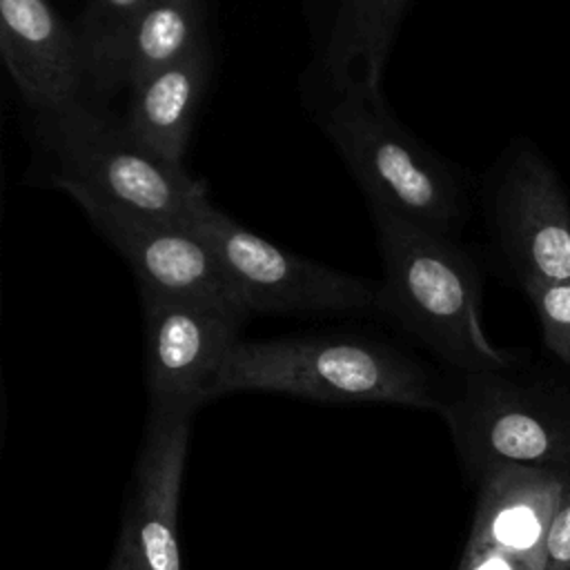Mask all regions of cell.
I'll return each mask as SVG.
<instances>
[{
  "instance_id": "cell-2",
  "label": "cell",
  "mask_w": 570,
  "mask_h": 570,
  "mask_svg": "<svg viewBox=\"0 0 570 570\" xmlns=\"http://www.w3.org/2000/svg\"><path fill=\"white\" fill-rule=\"evenodd\" d=\"M232 392L443 410L430 374L416 361L385 343L358 336L236 341L212 385V396Z\"/></svg>"
},
{
  "instance_id": "cell-15",
  "label": "cell",
  "mask_w": 570,
  "mask_h": 570,
  "mask_svg": "<svg viewBox=\"0 0 570 570\" xmlns=\"http://www.w3.org/2000/svg\"><path fill=\"white\" fill-rule=\"evenodd\" d=\"M203 40L205 0H149L127 42L122 87L187 56Z\"/></svg>"
},
{
  "instance_id": "cell-7",
  "label": "cell",
  "mask_w": 570,
  "mask_h": 570,
  "mask_svg": "<svg viewBox=\"0 0 570 570\" xmlns=\"http://www.w3.org/2000/svg\"><path fill=\"white\" fill-rule=\"evenodd\" d=\"M78 205L129 263L142 294L247 316L218 256L194 223L142 216L91 200Z\"/></svg>"
},
{
  "instance_id": "cell-16",
  "label": "cell",
  "mask_w": 570,
  "mask_h": 570,
  "mask_svg": "<svg viewBox=\"0 0 570 570\" xmlns=\"http://www.w3.org/2000/svg\"><path fill=\"white\" fill-rule=\"evenodd\" d=\"M149 0H87L78 33L87 65V87L109 96L122 87V62L134 24Z\"/></svg>"
},
{
  "instance_id": "cell-18",
  "label": "cell",
  "mask_w": 570,
  "mask_h": 570,
  "mask_svg": "<svg viewBox=\"0 0 570 570\" xmlns=\"http://www.w3.org/2000/svg\"><path fill=\"white\" fill-rule=\"evenodd\" d=\"M543 570H570V476L563 479L561 499L546 537Z\"/></svg>"
},
{
  "instance_id": "cell-6",
  "label": "cell",
  "mask_w": 570,
  "mask_h": 570,
  "mask_svg": "<svg viewBox=\"0 0 570 570\" xmlns=\"http://www.w3.org/2000/svg\"><path fill=\"white\" fill-rule=\"evenodd\" d=\"M194 227L218 256L247 314H341L379 309L381 281L296 256L243 227L214 203Z\"/></svg>"
},
{
  "instance_id": "cell-10",
  "label": "cell",
  "mask_w": 570,
  "mask_h": 570,
  "mask_svg": "<svg viewBox=\"0 0 570 570\" xmlns=\"http://www.w3.org/2000/svg\"><path fill=\"white\" fill-rule=\"evenodd\" d=\"M501 247L519 278L570 283V203L552 167L521 149L494 198Z\"/></svg>"
},
{
  "instance_id": "cell-14",
  "label": "cell",
  "mask_w": 570,
  "mask_h": 570,
  "mask_svg": "<svg viewBox=\"0 0 570 570\" xmlns=\"http://www.w3.org/2000/svg\"><path fill=\"white\" fill-rule=\"evenodd\" d=\"M410 0H338L323 49V73L334 91H381L383 69Z\"/></svg>"
},
{
  "instance_id": "cell-12",
  "label": "cell",
  "mask_w": 570,
  "mask_h": 570,
  "mask_svg": "<svg viewBox=\"0 0 570 570\" xmlns=\"http://www.w3.org/2000/svg\"><path fill=\"white\" fill-rule=\"evenodd\" d=\"M481 483L463 554L508 552L543 570L546 537L557 512L563 479L543 468L510 465Z\"/></svg>"
},
{
  "instance_id": "cell-8",
  "label": "cell",
  "mask_w": 570,
  "mask_h": 570,
  "mask_svg": "<svg viewBox=\"0 0 570 570\" xmlns=\"http://www.w3.org/2000/svg\"><path fill=\"white\" fill-rule=\"evenodd\" d=\"M196 410H149L120 537L107 570H183L178 494Z\"/></svg>"
},
{
  "instance_id": "cell-4",
  "label": "cell",
  "mask_w": 570,
  "mask_h": 570,
  "mask_svg": "<svg viewBox=\"0 0 570 570\" xmlns=\"http://www.w3.org/2000/svg\"><path fill=\"white\" fill-rule=\"evenodd\" d=\"M321 127L370 205L452 236L463 218L461 185L448 163L390 114L381 91L358 87L334 91L321 114Z\"/></svg>"
},
{
  "instance_id": "cell-17",
  "label": "cell",
  "mask_w": 570,
  "mask_h": 570,
  "mask_svg": "<svg viewBox=\"0 0 570 570\" xmlns=\"http://www.w3.org/2000/svg\"><path fill=\"white\" fill-rule=\"evenodd\" d=\"M521 285L534 305L546 347L570 365V283L521 278Z\"/></svg>"
},
{
  "instance_id": "cell-13",
  "label": "cell",
  "mask_w": 570,
  "mask_h": 570,
  "mask_svg": "<svg viewBox=\"0 0 570 570\" xmlns=\"http://www.w3.org/2000/svg\"><path fill=\"white\" fill-rule=\"evenodd\" d=\"M212 45L203 40L187 56L134 82L127 131L158 158L183 165L196 111L212 76Z\"/></svg>"
},
{
  "instance_id": "cell-5",
  "label": "cell",
  "mask_w": 570,
  "mask_h": 570,
  "mask_svg": "<svg viewBox=\"0 0 570 570\" xmlns=\"http://www.w3.org/2000/svg\"><path fill=\"white\" fill-rule=\"evenodd\" d=\"M463 465L479 481L510 465L570 476V401L505 374H465L461 394L441 410Z\"/></svg>"
},
{
  "instance_id": "cell-9",
  "label": "cell",
  "mask_w": 570,
  "mask_h": 570,
  "mask_svg": "<svg viewBox=\"0 0 570 570\" xmlns=\"http://www.w3.org/2000/svg\"><path fill=\"white\" fill-rule=\"evenodd\" d=\"M149 410H196L238 341L243 314L140 292Z\"/></svg>"
},
{
  "instance_id": "cell-3",
  "label": "cell",
  "mask_w": 570,
  "mask_h": 570,
  "mask_svg": "<svg viewBox=\"0 0 570 570\" xmlns=\"http://www.w3.org/2000/svg\"><path fill=\"white\" fill-rule=\"evenodd\" d=\"M36 134L51 160V185L76 203L194 223L207 205V187L183 165L142 147L125 127L85 98L38 114Z\"/></svg>"
},
{
  "instance_id": "cell-11",
  "label": "cell",
  "mask_w": 570,
  "mask_h": 570,
  "mask_svg": "<svg viewBox=\"0 0 570 570\" xmlns=\"http://www.w3.org/2000/svg\"><path fill=\"white\" fill-rule=\"evenodd\" d=\"M0 51L36 116L82 100L87 65L80 33L49 0H0Z\"/></svg>"
},
{
  "instance_id": "cell-19",
  "label": "cell",
  "mask_w": 570,
  "mask_h": 570,
  "mask_svg": "<svg viewBox=\"0 0 570 570\" xmlns=\"http://www.w3.org/2000/svg\"><path fill=\"white\" fill-rule=\"evenodd\" d=\"M459 570H541L534 563L519 559L508 552H474V554H463L461 568Z\"/></svg>"
},
{
  "instance_id": "cell-1",
  "label": "cell",
  "mask_w": 570,
  "mask_h": 570,
  "mask_svg": "<svg viewBox=\"0 0 570 570\" xmlns=\"http://www.w3.org/2000/svg\"><path fill=\"white\" fill-rule=\"evenodd\" d=\"M385 278L379 309L396 318L450 365L474 372L508 370L510 352L490 343L481 325V281L470 256L452 240L370 205Z\"/></svg>"
}]
</instances>
